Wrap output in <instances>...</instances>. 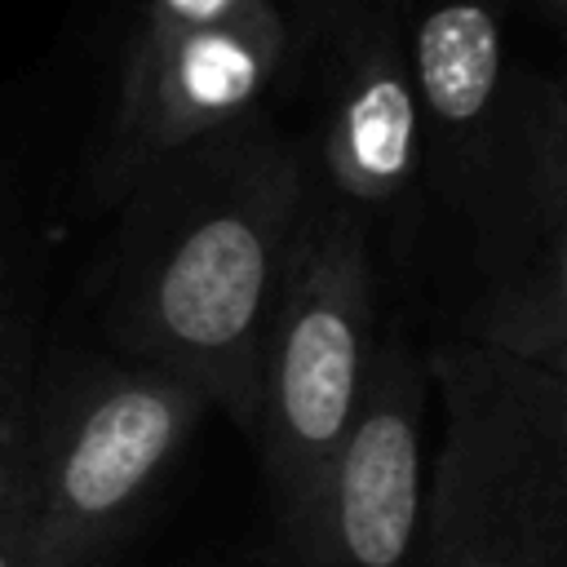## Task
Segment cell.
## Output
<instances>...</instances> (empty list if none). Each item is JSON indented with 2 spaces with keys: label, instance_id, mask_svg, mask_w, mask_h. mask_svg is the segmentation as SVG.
Instances as JSON below:
<instances>
[{
  "label": "cell",
  "instance_id": "6da1fadb",
  "mask_svg": "<svg viewBox=\"0 0 567 567\" xmlns=\"http://www.w3.org/2000/svg\"><path fill=\"white\" fill-rule=\"evenodd\" d=\"M323 182L261 106L151 164L115 204L102 346L186 377L252 425L261 341Z\"/></svg>",
  "mask_w": 567,
  "mask_h": 567
},
{
  "label": "cell",
  "instance_id": "7a4b0ae2",
  "mask_svg": "<svg viewBox=\"0 0 567 567\" xmlns=\"http://www.w3.org/2000/svg\"><path fill=\"white\" fill-rule=\"evenodd\" d=\"M425 368L421 567H567V372L465 337L434 341Z\"/></svg>",
  "mask_w": 567,
  "mask_h": 567
},
{
  "label": "cell",
  "instance_id": "3957f363",
  "mask_svg": "<svg viewBox=\"0 0 567 567\" xmlns=\"http://www.w3.org/2000/svg\"><path fill=\"white\" fill-rule=\"evenodd\" d=\"M208 416L204 394L106 346H44L31 385L27 567H97Z\"/></svg>",
  "mask_w": 567,
  "mask_h": 567
},
{
  "label": "cell",
  "instance_id": "277c9868",
  "mask_svg": "<svg viewBox=\"0 0 567 567\" xmlns=\"http://www.w3.org/2000/svg\"><path fill=\"white\" fill-rule=\"evenodd\" d=\"M381 341L368 213L319 190L275 301L248 443L261 465L270 532L284 540L310 509L346 443Z\"/></svg>",
  "mask_w": 567,
  "mask_h": 567
},
{
  "label": "cell",
  "instance_id": "5b68a950",
  "mask_svg": "<svg viewBox=\"0 0 567 567\" xmlns=\"http://www.w3.org/2000/svg\"><path fill=\"white\" fill-rule=\"evenodd\" d=\"M430 465V368L408 332L381 328L359 416L275 567H421Z\"/></svg>",
  "mask_w": 567,
  "mask_h": 567
},
{
  "label": "cell",
  "instance_id": "8992f818",
  "mask_svg": "<svg viewBox=\"0 0 567 567\" xmlns=\"http://www.w3.org/2000/svg\"><path fill=\"white\" fill-rule=\"evenodd\" d=\"M416 0H319L288 40L315 84L319 137L310 146L328 195L372 217L421 182V115L408 71Z\"/></svg>",
  "mask_w": 567,
  "mask_h": 567
},
{
  "label": "cell",
  "instance_id": "52a82bcc",
  "mask_svg": "<svg viewBox=\"0 0 567 567\" xmlns=\"http://www.w3.org/2000/svg\"><path fill=\"white\" fill-rule=\"evenodd\" d=\"M288 40L292 22L275 0H239L217 22L120 71L115 106L89 164V195L115 208L151 164L257 111L288 71Z\"/></svg>",
  "mask_w": 567,
  "mask_h": 567
},
{
  "label": "cell",
  "instance_id": "ba28073f",
  "mask_svg": "<svg viewBox=\"0 0 567 567\" xmlns=\"http://www.w3.org/2000/svg\"><path fill=\"white\" fill-rule=\"evenodd\" d=\"M49 239L0 190V567H27L31 540V385L44 350Z\"/></svg>",
  "mask_w": 567,
  "mask_h": 567
},
{
  "label": "cell",
  "instance_id": "9c48e42d",
  "mask_svg": "<svg viewBox=\"0 0 567 567\" xmlns=\"http://www.w3.org/2000/svg\"><path fill=\"white\" fill-rule=\"evenodd\" d=\"M239 0H142L133 27H128V40H124V58H120V71H133L142 66L151 53H159L164 44H173L177 35L204 27V22H217L221 13H230Z\"/></svg>",
  "mask_w": 567,
  "mask_h": 567
}]
</instances>
